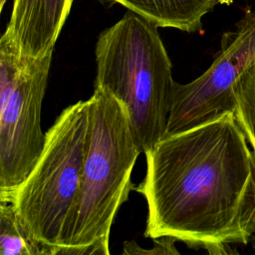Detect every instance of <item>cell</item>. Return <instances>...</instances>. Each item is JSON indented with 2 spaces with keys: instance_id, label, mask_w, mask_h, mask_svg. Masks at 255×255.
Instances as JSON below:
<instances>
[{
  "instance_id": "cell-8",
  "label": "cell",
  "mask_w": 255,
  "mask_h": 255,
  "mask_svg": "<svg viewBox=\"0 0 255 255\" xmlns=\"http://www.w3.org/2000/svg\"><path fill=\"white\" fill-rule=\"evenodd\" d=\"M118 3L158 28H174L193 33L202 28V18L228 0H106Z\"/></svg>"
},
{
  "instance_id": "cell-2",
  "label": "cell",
  "mask_w": 255,
  "mask_h": 255,
  "mask_svg": "<svg viewBox=\"0 0 255 255\" xmlns=\"http://www.w3.org/2000/svg\"><path fill=\"white\" fill-rule=\"evenodd\" d=\"M157 26L128 11L98 37L95 86L124 107L141 153L166 135L175 81Z\"/></svg>"
},
{
  "instance_id": "cell-6",
  "label": "cell",
  "mask_w": 255,
  "mask_h": 255,
  "mask_svg": "<svg viewBox=\"0 0 255 255\" xmlns=\"http://www.w3.org/2000/svg\"><path fill=\"white\" fill-rule=\"evenodd\" d=\"M52 56L24 58L14 88L0 100V201L10 200L43 151L41 115Z\"/></svg>"
},
{
  "instance_id": "cell-4",
  "label": "cell",
  "mask_w": 255,
  "mask_h": 255,
  "mask_svg": "<svg viewBox=\"0 0 255 255\" xmlns=\"http://www.w3.org/2000/svg\"><path fill=\"white\" fill-rule=\"evenodd\" d=\"M89 137V105L78 101L46 131L43 151L10 198L21 221L49 255L64 246L77 201Z\"/></svg>"
},
{
  "instance_id": "cell-1",
  "label": "cell",
  "mask_w": 255,
  "mask_h": 255,
  "mask_svg": "<svg viewBox=\"0 0 255 255\" xmlns=\"http://www.w3.org/2000/svg\"><path fill=\"white\" fill-rule=\"evenodd\" d=\"M133 190L147 203L145 237L171 236L212 255L255 234V154L233 113L165 135L144 152Z\"/></svg>"
},
{
  "instance_id": "cell-11",
  "label": "cell",
  "mask_w": 255,
  "mask_h": 255,
  "mask_svg": "<svg viewBox=\"0 0 255 255\" xmlns=\"http://www.w3.org/2000/svg\"><path fill=\"white\" fill-rule=\"evenodd\" d=\"M250 243H251V245H252V247H253V249H254V251H255V234H253V236L251 237Z\"/></svg>"
},
{
  "instance_id": "cell-3",
  "label": "cell",
  "mask_w": 255,
  "mask_h": 255,
  "mask_svg": "<svg viewBox=\"0 0 255 255\" xmlns=\"http://www.w3.org/2000/svg\"><path fill=\"white\" fill-rule=\"evenodd\" d=\"M89 105V137L77 201L59 254H88L96 242L110 243L120 207L134 188L131 171L141 153L120 102L95 86Z\"/></svg>"
},
{
  "instance_id": "cell-5",
  "label": "cell",
  "mask_w": 255,
  "mask_h": 255,
  "mask_svg": "<svg viewBox=\"0 0 255 255\" xmlns=\"http://www.w3.org/2000/svg\"><path fill=\"white\" fill-rule=\"evenodd\" d=\"M255 65V9L244 11L235 29L223 34L210 67L187 83L175 82L166 135L210 122L235 109L234 85Z\"/></svg>"
},
{
  "instance_id": "cell-7",
  "label": "cell",
  "mask_w": 255,
  "mask_h": 255,
  "mask_svg": "<svg viewBox=\"0 0 255 255\" xmlns=\"http://www.w3.org/2000/svg\"><path fill=\"white\" fill-rule=\"evenodd\" d=\"M74 0H14L6 30L22 58L53 53Z\"/></svg>"
},
{
  "instance_id": "cell-12",
  "label": "cell",
  "mask_w": 255,
  "mask_h": 255,
  "mask_svg": "<svg viewBox=\"0 0 255 255\" xmlns=\"http://www.w3.org/2000/svg\"><path fill=\"white\" fill-rule=\"evenodd\" d=\"M5 3H6V0H1V10L3 9V6L5 5Z\"/></svg>"
},
{
  "instance_id": "cell-10",
  "label": "cell",
  "mask_w": 255,
  "mask_h": 255,
  "mask_svg": "<svg viewBox=\"0 0 255 255\" xmlns=\"http://www.w3.org/2000/svg\"><path fill=\"white\" fill-rule=\"evenodd\" d=\"M234 116L255 154V65L234 85Z\"/></svg>"
},
{
  "instance_id": "cell-9",
  "label": "cell",
  "mask_w": 255,
  "mask_h": 255,
  "mask_svg": "<svg viewBox=\"0 0 255 255\" xmlns=\"http://www.w3.org/2000/svg\"><path fill=\"white\" fill-rule=\"evenodd\" d=\"M1 255H49L25 227L10 201H0Z\"/></svg>"
}]
</instances>
